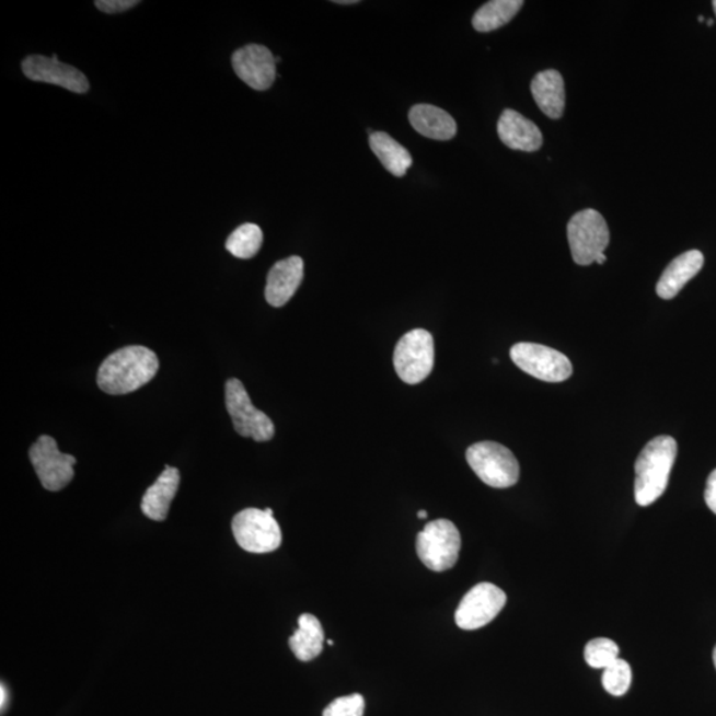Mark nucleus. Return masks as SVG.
I'll use <instances>...</instances> for the list:
<instances>
[{"instance_id": "4", "label": "nucleus", "mask_w": 716, "mask_h": 716, "mask_svg": "<svg viewBox=\"0 0 716 716\" xmlns=\"http://www.w3.org/2000/svg\"><path fill=\"white\" fill-rule=\"evenodd\" d=\"M462 545L461 533L452 521L437 519L417 536V555L425 567L444 571L455 567Z\"/></svg>"}, {"instance_id": "13", "label": "nucleus", "mask_w": 716, "mask_h": 716, "mask_svg": "<svg viewBox=\"0 0 716 716\" xmlns=\"http://www.w3.org/2000/svg\"><path fill=\"white\" fill-rule=\"evenodd\" d=\"M232 68L236 77L255 91H267L276 79V58L259 44L239 48L232 55Z\"/></svg>"}, {"instance_id": "24", "label": "nucleus", "mask_w": 716, "mask_h": 716, "mask_svg": "<svg viewBox=\"0 0 716 716\" xmlns=\"http://www.w3.org/2000/svg\"><path fill=\"white\" fill-rule=\"evenodd\" d=\"M632 684L631 665L625 659L617 658L612 665L604 669L602 674V686L609 694L623 696L630 691Z\"/></svg>"}, {"instance_id": "3", "label": "nucleus", "mask_w": 716, "mask_h": 716, "mask_svg": "<svg viewBox=\"0 0 716 716\" xmlns=\"http://www.w3.org/2000/svg\"><path fill=\"white\" fill-rule=\"evenodd\" d=\"M466 460L480 480L489 487L508 488L519 481V462L504 444L477 442L467 449Z\"/></svg>"}, {"instance_id": "21", "label": "nucleus", "mask_w": 716, "mask_h": 716, "mask_svg": "<svg viewBox=\"0 0 716 716\" xmlns=\"http://www.w3.org/2000/svg\"><path fill=\"white\" fill-rule=\"evenodd\" d=\"M370 148L377 159L385 166L389 173L394 177H404L412 168L413 159L409 150L402 147L393 137L384 131H374L369 137Z\"/></svg>"}, {"instance_id": "14", "label": "nucleus", "mask_w": 716, "mask_h": 716, "mask_svg": "<svg viewBox=\"0 0 716 716\" xmlns=\"http://www.w3.org/2000/svg\"><path fill=\"white\" fill-rule=\"evenodd\" d=\"M304 278V262L300 256L287 257L275 263L269 269L266 286L268 304L279 308L286 305L297 293Z\"/></svg>"}, {"instance_id": "8", "label": "nucleus", "mask_w": 716, "mask_h": 716, "mask_svg": "<svg viewBox=\"0 0 716 716\" xmlns=\"http://www.w3.org/2000/svg\"><path fill=\"white\" fill-rule=\"evenodd\" d=\"M226 407L239 436L253 438L256 442L272 441L275 436L272 418L256 409L246 388L238 379L226 382Z\"/></svg>"}, {"instance_id": "10", "label": "nucleus", "mask_w": 716, "mask_h": 716, "mask_svg": "<svg viewBox=\"0 0 716 716\" xmlns=\"http://www.w3.org/2000/svg\"><path fill=\"white\" fill-rule=\"evenodd\" d=\"M30 460L43 487L53 493L60 492L72 482L73 466L78 462L73 455L62 454L58 443L49 436L37 438L30 449Z\"/></svg>"}, {"instance_id": "34", "label": "nucleus", "mask_w": 716, "mask_h": 716, "mask_svg": "<svg viewBox=\"0 0 716 716\" xmlns=\"http://www.w3.org/2000/svg\"><path fill=\"white\" fill-rule=\"evenodd\" d=\"M713 5H714L715 15H716V0H714Z\"/></svg>"}, {"instance_id": "1", "label": "nucleus", "mask_w": 716, "mask_h": 716, "mask_svg": "<svg viewBox=\"0 0 716 716\" xmlns=\"http://www.w3.org/2000/svg\"><path fill=\"white\" fill-rule=\"evenodd\" d=\"M159 368V357L153 350L130 345L105 358L99 369L97 385L106 394H128L152 381Z\"/></svg>"}, {"instance_id": "18", "label": "nucleus", "mask_w": 716, "mask_h": 716, "mask_svg": "<svg viewBox=\"0 0 716 716\" xmlns=\"http://www.w3.org/2000/svg\"><path fill=\"white\" fill-rule=\"evenodd\" d=\"M412 127L431 140L449 141L457 135V123L436 105L417 104L409 112Z\"/></svg>"}, {"instance_id": "32", "label": "nucleus", "mask_w": 716, "mask_h": 716, "mask_svg": "<svg viewBox=\"0 0 716 716\" xmlns=\"http://www.w3.org/2000/svg\"><path fill=\"white\" fill-rule=\"evenodd\" d=\"M417 515H418L419 519H426L427 518V511H425V510L418 511Z\"/></svg>"}, {"instance_id": "35", "label": "nucleus", "mask_w": 716, "mask_h": 716, "mask_svg": "<svg viewBox=\"0 0 716 716\" xmlns=\"http://www.w3.org/2000/svg\"><path fill=\"white\" fill-rule=\"evenodd\" d=\"M708 26H713L714 22L713 21H707Z\"/></svg>"}, {"instance_id": "7", "label": "nucleus", "mask_w": 716, "mask_h": 716, "mask_svg": "<svg viewBox=\"0 0 716 716\" xmlns=\"http://www.w3.org/2000/svg\"><path fill=\"white\" fill-rule=\"evenodd\" d=\"M236 543L251 554H268L281 545V530L274 515L259 508H246L231 523Z\"/></svg>"}, {"instance_id": "37", "label": "nucleus", "mask_w": 716, "mask_h": 716, "mask_svg": "<svg viewBox=\"0 0 716 716\" xmlns=\"http://www.w3.org/2000/svg\"><path fill=\"white\" fill-rule=\"evenodd\" d=\"M328 645H333V640H332V639H328Z\"/></svg>"}, {"instance_id": "11", "label": "nucleus", "mask_w": 716, "mask_h": 716, "mask_svg": "<svg viewBox=\"0 0 716 716\" xmlns=\"http://www.w3.org/2000/svg\"><path fill=\"white\" fill-rule=\"evenodd\" d=\"M507 596L492 582L477 584L463 597L455 612V623L463 631H476L498 617Z\"/></svg>"}, {"instance_id": "19", "label": "nucleus", "mask_w": 716, "mask_h": 716, "mask_svg": "<svg viewBox=\"0 0 716 716\" xmlns=\"http://www.w3.org/2000/svg\"><path fill=\"white\" fill-rule=\"evenodd\" d=\"M532 96L544 113L552 119L562 118L565 108V86L561 72L546 69L533 78L531 83Z\"/></svg>"}, {"instance_id": "16", "label": "nucleus", "mask_w": 716, "mask_h": 716, "mask_svg": "<svg viewBox=\"0 0 716 716\" xmlns=\"http://www.w3.org/2000/svg\"><path fill=\"white\" fill-rule=\"evenodd\" d=\"M703 263L705 256L698 250H691L675 257L658 281L656 288L658 297L665 300L674 299L682 288L700 274Z\"/></svg>"}, {"instance_id": "15", "label": "nucleus", "mask_w": 716, "mask_h": 716, "mask_svg": "<svg viewBox=\"0 0 716 716\" xmlns=\"http://www.w3.org/2000/svg\"><path fill=\"white\" fill-rule=\"evenodd\" d=\"M498 135L507 148L533 153L543 147L542 131L519 112L506 109L498 123Z\"/></svg>"}, {"instance_id": "20", "label": "nucleus", "mask_w": 716, "mask_h": 716, "mask_svg": "<svg viewBox=\"0 0 716 716\" xmlns=\"http://www.w3.org/2000/svg\"><path fill=\"white\" fill-rule=\"evenodd\" d=\"M299 630L290 638V648L300 661L310 662L322 655L324 648V630L315 615L301 614Z\"/></svg>"}, {"instance_id": "27", "label": "nucleus", "mask_w": 716, "mask_h": 716, "mask_svg": "<svg viewBox=\"0 0 716 716\" xmlns=\"http://www.w3.org/2000/svg\"><path fill=\"white\" fill-rule=\"evenodd\" d=\"M140 4L138 0H97L94 5L105 14H119V12L128 11Z\"/></svg>"}, {"instance_id": "12", "label": "nucleus", "mask_w": 716, "mask_h": 716, "mask_svg": "<svg viewBox=\"0 0 716 716\" xmlns=\"http://www.w3.org/2000/svg\"><path fill=\"white\" fill-rule=\"evenodd\" d=\"M24 77L37 83H47L66 88L69 92L83 94L90 91V81L80 69L42 55H31L22 61Z\"/></svg>"}, {"instance_id": "25", "label": "nucleus", "mask_w": 716, "mask_h": 716, "mask_svg": "<svg viewBox=\"0 0 716 716\" xmlns=\"http://www.w3.org/2000/svg\"><path fill=\"white\" fill-rule=\"evenodd\" d=\"M619 646L609 638H594L586 646L584 657L593 669H607L619 658Z\"/></svg>"}, {"instance_id": "17", "label": "nucleus", "mask_w": 716, "mask_h": 716, "mask_svg": "<svg viewBox=\"0 0 716 716\" xmlns=\"http://www.w3.org/2000/svg\"><path fill=\"white\" fill-rule=\"evenodd\" d=\"M180 482V470L166 466L154 485L150 486L143 495L141 504L143 515L155 521L165 520L178 492Z\"/></svg>"}, {"instance_id": "31", "label": "nucleus", "mask_w": 716, "mask_h": 716, "mask_svg": "<svg viewBox=\"0 0 716 716\" xmlns=\"http://www.w3.org/2000/svg\"><path fill=\"white\" fill-rule=\"evenodd\" d=\"M607 262V256L605 254H601L599 257H597L596 263H599V265H604Z\"/></svg>"}, {"instance_id": "28", "label": "nucleus", "mask_w": 716, "mask_h": 716, "mask_svg": "<svg viewBox=\"0 0 716 716\" xmlns=\"http://www.w3.org/2000/svg\"><path fill=\"white\" fill-rule=\"evenodd\" d=\"M706 505L716 515V469L709 474L705 492Z\"/></svg>"}, {"instance_id": "29", "label": "nucleus", "mask_w": 716, "mask_h": 716, "mask_svg": "<svg viewBox=\"0 0 716 716\" xmlns=\"http://www.w3.org/2000/svg\"><path fill=\"white\" fill-rule=\"evenodd\" d=\"M0 694H2V700H0V703H2V709H4L5 703H8L9 700L8 689L4 688V683H2V689H0Z\"/></svg>"}, {"instance_id": "36", "label": "nucleus", "mask_w": 716, "mask_h": 716, "mask_svg": "<svg viewBox=\"0 0 716 716\" xmlns=\"http://www.w3.org/2000/svg\"><path fill=\"white\" fill-rule=\"evenodd\" d=\"M700 22H705V18L700 16Z\"/></svg>"}, {"instance_id": "6", "label": "nucleus", "mask_w": 716, "mask_h": 716, "mask_svg": "<svg viewBox=\"0 0 716 716\" xmlns=\"http://www.w3.org/2000/svg\"><path fill=\"white\" fill-rule=\"evenodd\" d=\"M395 372L406 384L417 385L435 367V338L425 330L406 333L397 344L393 357Z\"/></svg>"}, {"instance_id": "26", "label": "nucleus", "mask_w": 716, "mask_h": 716, "mask_svg": "<svg viewBox=\"0 0 716 716\" xmlns=\"http://www.w3.org/2000/svg\"><path fill=\"white\" fill-rule=\"evenodd\" d=\"M366 712V700L360 694L342 696L330 703L323 712V716H363Z\"/></svg>"}, {"instance_id": "22", "label": "nucleus", "mask_w": 716, "mask_h": 716, "mask_svg": "<svg viewBox=\"0 0 716 716\" xmlns=\"http://www.w3.org/2000/svg\"><path fill=\"white\" fill-rule=\"evenodd\" d=\"M523 5L521 0H493L475 12L473 26L480 33H492L511 22Z\"/></svg>"}, {"instance_id": "2", "label": "nucleus", "mask_w": 716, "mask_h": 716, "mask_svg": "<svg viewBox=\"0 0 716 716\" xmlns=\"http://www.w3.org/2000/svg\"><path fill=\"white\" fill-rule=\"evenodd\" d=\"M678 452L675 439L661 436L645 446L637 458L634 470V498L640 507H648L661 498L669 485L671 469Z\"/></svg>"}, {"instance_id": "9", "label": "nucleus", "mask_w": 716, "mask_h": 716, "mask_svg": "<svg viewBox=\"0 0 716 716\" xmlns=\"http://www.w3.org/2000/svg\"><path fill=\"white\" fill-rule=\"evenodd\" d=\"M510 355L515 366L540 381L563 382L574 373L569 358L545 345L515 344Z\"/></svg>"}, {"instance_id": "33", "label": "nucleus", "mask_w": 716, "mask_h": 716, "mask_svg": "<svg viewBox=\"0 0 716 716\" xmlns=\"http://www.w3.org/2000/svg\"><path fill=\"white\" fill-rule=\"evenodd\" d=\"M713 657H714V665H715V669H716V646H715V649H714V655H713Z\"/></svg>"}, {"instance_id": "30", "label": "nucleus", "mask_w": 716, "mask_h": 716, "mask_svg": "<svg viewBox=\"0 0 716 716\" xmlns=\"http://www.w3.org/2000/svg\"><path fill=\"white\" fill-rule=\"evenodd\" d=\"M337 4H356L358 3V0H336Z\"/></svg>"}, {"instance_id": "5", "label": "nucleus", "mask_w": 716, "mask_h": 716, "mask_svg": "<svg viewBox=\"0 0 716 716\" xmlns=\"http://www.w3.org/2000/svg\"><path fill=\"white\" fill-rule=\"evenodd\" d=\"M609 229L599 211L588 209L575 213L568 223V242L571 257L580 266L596 263L609 244Z\"/></svg>"}, {"instance_id": "23", "label": "nucleus", "mask_w": 716, "mask_h": 716, "mask_svg": "<svg viewBox=\"0 0 716 716\" xmlns=\"http://www.w3.org/2000/svg\"><path fill=\"white\" fill-rule=\"evenodd\" d=\"M263 244V231L259 226L254 223H246L239 226V228L232 232L226 242V249H228L231 255L239 257V259H251L262 249Z\"/></svg>"}]
</instances>
